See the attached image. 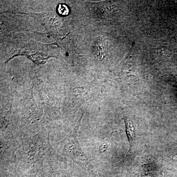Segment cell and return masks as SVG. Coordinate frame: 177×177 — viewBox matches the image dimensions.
I'll return each mask as SVG.
<instances>
[{"label":"cell","mask_w":177,"mask_h":177,"mask_svg":"<svg viewBox=\"0 0 177 177\" xmlns=\"http://www.w3.org/2000/svg\"><path fill=\"white\" fill-rule=\"evenodd\" d=\"M124 119L125 124H126V132L127 138H128L130 145V150H128V153L126 154V158L127 154L131 151L132 147L135 138V129H134V126L133 125L132 121L131 118L129 117H124Z\"/></svg>","instance_id":"1"},{"label":"cell","mask_w":177,"mask_h":177,"mask_svg":"<svg viewBox=\"0 0 177 177\" xmlns=\"http://www.w3.org/2000/svg\"><path fill=\"white\" fill-rule=\"evenodd\" d=\"M58 12L62 15H67L69 13L68 8L65 5H60L58 7Z\"/></svg>","instance_id":"2"}]
</instances>
